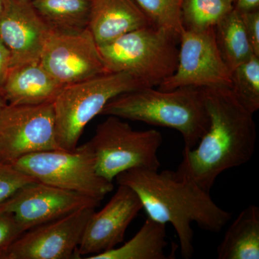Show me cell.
Instances as JSON below:
<instances>
[{
    "instance_id": "cell-24",
    "label": "cell",
    "mask_w": 259,
    "mask_h": 259,
    "mask_svg": "<svg viewBox=\"0 0 259 259\" xmlns=\"http://www.w3.org/2000/svg\"><path fill=\"white\" fill-rule=\"evenodd\" d=\"M37 182L13 164L0 161V204L10 199L24 186Z\"/></svg>"
},
{
    "instance_id": "cell-9",
    "label": "cell",
    "mask_w": 259,
    "mask_h": 259,
    "mask_svg": "<svg viewBox=\"0 0 259 259\" xmlns=\"http://www.w3.org/2000/svg\"><path fill=\"white\" fill-rule=\"evenodd\" d=\"M180 40L176 71L158 86V90L231 88V71L218 49L214 28L198 31L184 29Z\"/></svg>"
},
{
    "instance_id": "cell-10",
    "label": "cell",
    "mask_w": 259,
    "mask_h": 259,
    "mask_svg": "<svg viewBox=\"0 0 259 259\" xmlns=\"http://www.w3.org/2000/svg\"><path fill=\"white\" fill-rule=\"evenodd\" d=\"M96 207H83L23 233L0 255V259H69Z\"/></svg>"
},
{
    "instance_id": "cell-8",
    "label": "cell",
    "mask_w": 259,
    "mask_h": 259,
    "mask_svg": "<svg viewBox=\"0 0 259 259\" xmlns=\"http://www.w3.org/2000/svg\"><path fill=\"white\" fill-rule=\"evenodd\" d=\"M61 149L56 139L54 102L35 105L7 104L0 112V161Z\"/></svg>"
},
{
    "instance_id": "cell-22",
    "label": "cell",
    "mask_w": 259,
    "mask_h": 259,
    "mask_svg": "<svg viewBox=\"0 0 259 259\" xmlns=\"http://www.w3.org/2000/svg\"><path fill=\"white\" fill-rule=\"evenodd\" d=\"M231 90L251 113L259 109V56H253L231 71Z\"/></svg>"
},
{
    "instance_id": "cell-17",
    "label": "cell",
    "mask_w": 259,
    "mask_h": 259,
    "mask_svg": "<svg viewBox=\"0 0 259 259\" xmlns=\"http://www.w3.org/2000/svg\"><path fill=\"white\" fill-rule=\"evenodd\" d=\"M219 259L259 258V208L250 204L226 232L217 248Z\"/></svg>"
},
{
    "instance_id": "cell-4",
    "label": "cell",
    "mask_w": 259,
    "mask_h": 259,
    "mask_svg": "<svg viewBox=\"0 0 259 259\" xmlns=\"http://www.w3.org/2000/svg\"><path fill=\"white\" fill-rule=\"evenodd\" d=\"M177 40L171 32L149 26L97 47L108 72L128 73L148 88H154L176 71Z\"/></svg>"
},
{
    "instance_id": "cell-18",
    "label": "cell",
    "mask_w": 259,
    "mask_h": 259,
    "mask_svg": "<svg viewBox=\"0 0 259 259\" xmlns=\"http://www.w3.org/2000/svg\"><path fill=\"white\" fill-rule=\"evenodd\" d=\"M166 225L146 218L139 232L118 248L88 257V259H166Z\"/></svg>"
},
{
    "instance_id": "cell-29",
    "label": "cell",
    "mask_w": 259,
    "mask_h": 259,
    "mask_svg": "<svg viewBox=\"0 0 259 259\" xmlns=\"http://www.w3.org/2000/svg\"><path fill=\"white\" fill-rule=\"evenodd\" d=\"M7 102L5 101V99L3 97L0 96V112L3 110V107L7 105Z\"/></svg>"
},
{
    "instance_id": "cell-30",
    "label": "cell",
    "mask_w": 259,
    "mask_h": 259,
    "mask_svg": "<svg viewBox=\"0 0 259 259\" xmlns=\"http://www.w3.org/2000/svg\"><path fill=\"white\" fill-rule=\"evenodd\" d=\"M5 3H6V0H0V16L5 9Z\"/></svg>"
},
{
    "instance_id": "cell-15",
    "label": "cell",
    "mask_w": 259,
    "mask_h": 259,
    "mask_svg": "<svg viewBox=\"0 0 259 259\" xmlns=\"http://www.w3.org/2000/svg\"><path fill=\"white\" fill-rule=\"evenodd\" d=\"M153 26L135 0H93L88 28L97 46Z\"/></svg>"
},
{
    "instance_id": "cell-27",
    "label": "cell",
    "mask_w": 259,
    "mask_h": 259,
    "mask_svg": "<svg viewBox=\"0 0 259 259\" xmlns=\"http://www.w3.org/2000/svg\"><path fill=\"white\" fill-rule=\"evenodd\" d=\"M11 67V59L8 49L0 40V96H2L5 80Z\"/></svg>"
},
{
    "instance_id": "cell-28",
    "label": "cell",
    "mask_w": 259,
    "mask_h": 259,
    "mask_svg": "<svg viewBox=\"0 0 259 259\" xmlns=\"http://www.w3.org/2000/svg\"><path fill=\"white\" fill-rule=\"evenodd\" d=\"M259 0H236L234 9L241 13L258 10Z\"/></svg>"
},
{
    "instance_id": "cell-26",
    "label": "cell",
    "mask_w": 259,
    "mask_h": 259,
    "mask_svg": "<svg viewBox=\"0 0 259 259\" xmlns=\"http://www.w3.org/2000/svg\"><path fill=\"white\" fill-rule=\"evenodd\" d=\"M241 15L253 54L259 56V11L248 12L241 13Z\"/></svg>"
},
{
    "instance_id": "cell-12",
    "label": "cell",
    "mask_w": 259,
    "mask_h": 259,
    "mask_svg": "<svg viewBox=\"0 0 259 259\" xmlns=\"http://www.w3.org/2000/svg\"><path fill=\"white\" fill-rule=\"evenodd\" d=\"M101 201L84 194L35 182L24 186L0 204L13 214L24 233L83 207H98Z\"/></svg>"
},
{
    "instance_id": "cell-21",
    "label": "cell",
    "mask_w": 259,
    "mask_h": 259,
    "mask_svg": "<svg viewBox=\"0 0 259 259\" xmlns=\"http://www.w3.org/2000/svg\"><path fill=\"white\" fill-rule=\"evenodd\" d=\"M233 9L234 3L232 0H183L184 28L198 31L214 28Z\"/></svg>"
},
{
    "instance_id": "cell-2",
    "label": "cell",
    "mask_w": 259,
    "mask_h": 259,
    "mask_svg": "<svg viewBox=\"0 0 259 259\" xmlns=\"http://www.w3.org/2000/svg\"><path fill=\"white\" fill-rule=\"evenodd\" d=\"M115 179L118 185L127 186L136 192L148 217L172 225L183 258H192L194 251L192 223L218 233L231 219V213L221 208L209 192L175 171L132 168Z\"/></svg>"
},
{
    "instance_id": "cell-13",
    "label": "cell",
    "mask_w": 259,
    "mask_h": 259,
    "mask_svg": "<svg viewBox=\"0 0 259 259\" xmlns=\"http://www.w3.org/2000/svg\"><path fill=\"white\" fill-rule=\"evenodd\" d=\"M142 209L136 192L119 185L106 205L99 212L95 211L89 220L76 250L77 258L108 251L122 243L129 225Z\"/></svg>"
},
{
    "instance_id": "cell-7",
    "label": "cell",
    "mask_w": 259,
    "mask_h": 259,
    "mask_svg": "<svg viewBox=\"0 0 259 259\" xmlns=\"http://www.w3.org/2000/svg\"><path fill=\"white\" fill-rule=\"evenodd\" d=\"M13 165L37 182L100 201L114 188L112 182L97 174L88 142L73 151L53 150L27 155Z\"/></svg>"
},
{
    "instance_id": "cell-1",
    "label": "cell",
    "mask_w": 259,
    "mask_h": 259,
    "mask_svg": "<svg viewBox=\"0 0 259 259\" xmlns=\"http://www.w3.org/2000/svg\"><path fill=\"white\" fill-rule=\"evenodd\" d=\"M209 127L195 147L184 149L179 177L210 193L221 173L251 160L256 127L253 114L237 100L231 88H201Z\"/></svg>"
},
{
    "instance_id": "cell-11",
    "label": "cell",
    "mask_w": 259,
    "mask_h": 259,
    "mask_svg": "<svg viewBox=\"0 0 259 259\" xmlns=\"http://www.w3.org/2000/svg\"><path fill=\"white\" fill-rule=\"evenodd\" d=\"M40 61L64 87L108 73L88 28L77 32L51 31Z\"/></svg>"
},
{
    "instance_id": "cell-32",
    "label": "cell",
    "mask_w": 259,
    "mask_h": 259,
    "mask_svg": "<svg viewBox=\"0 0 259 259\" xmlns=\"http://www.w3.org/2000/svg\"><path fill=\"white\" fill-rule=\"evenodd\" d=\"M232 1H233V3H235V1H236V0H232Z\"/></svg>"
},
{
    "instance_id": "cell-20",
    "label": "cell",
    "mask_w": 259,
    "mask_h": 259,
    "mask_svg": "<svg viewBox=\"0 0 259 259\" xmlns=\"http://www.w3.org/2000/svg\"><path fill=\"white\" fill-rule=\"evenodd\" d=\"M220 53L231 71L254 56L241 13L233 9L214 26Z\"/></svg>"
},
{
    "instance_id": "cell-14",
    "label": "cell",
    "mask_w": 259,
    "mask_h": 259,
    "mask_svg": "<svg viewBox=\"0 0 259 259\" xmlns=\"http://www.w3.org/2000/svg\"><path fill=\"white\" fill-rule=\"evenodd\" d=\"M51 32L30 3L6 0L0 16V40L9 51L10 69L40 61Z\"/></svg>"
},
{
    "instance_id": "cell-6",
    "label": "cell",
    "mask_w": 259,
    "mask_h": 259,
    "mask_svg": "<svg viewBox=\"0 0 259 259\" xmlns=\"http://www.w3.org/2000/svg\"><path fill=\"white\" fill-rule=\"evenodd\" d=\"M162 142L158 131H135L120 117L109 115L97 126L88 144L93 149L97 174L112 182L117 175L132 168L159 169L157 153Z\"/></svg>"
},
{
    "instance_id": "cell-5",
    "label": "cell",
    "mask_w": 259,
    "mask_h": 259,
    "mask_svg": "<svg viewBox=\"0 0 259 259\" xmlns=\"http://www.w3.org/2000/svg\"><path fill=\"white\" fill-rule=\"evenodd\" d=\"M148 88L125 72L105 73L64 87L54 102L56 139L61 149L73 151L83 130L110 100L121 94Z\"/></svg>"
},
{
    "instance_id": "cell-19",
    "label": "cell",
    "mask_w": 259,
    "mask_h": 259,
    "mask_svg": "<svg viewBox=\"0 0 259 259\" xmlns=\"http://www.w3.org/2000/svg\"><path fill=\"white\" fill-rule=\"evenodd\" d=\"M30 4L51 31L77 32L88 28L93 0H33Z\"/></svg>"
},
{
    "instance_id": "cell-25",
    "label": "cell",
    "mask_w": 259,
    "mask_h": 259,
    "mask_svg": "<svg viewBox=\"0 0 259 259\" xmlns=\"http://www.w3.org/2000/svg\"><path fill=\"white\" fill-rule=\"evenodd\" d=\"M23 233L13 214L0 209V255Z\"/></svg>"
},
{
    "instance_id": "cell-31",
    "label": "cell",
    "mask_w": 259,
    "mask_h": 259,
    "mask_svg": "<svg viewBox=\"0 0 259 259\" xmlns=\"http://www.w3.org/2000/svg\"><path fill=\"white\" fill-rule=\"evenodd\" d=\"M18 1L27 2V3H31L33 0H18Z\"/></svg>"
},
{
    "instance_id": "cell-3",
    "label": "cell",
    "mask_w": 259,
    "mask_h": 259,
    "mask_svg": "<svg viewBox=\"0 0 259 259\" xmlns=\"http://www.w3.org/2000/svg\"><path fill=\"white\" fill-rule=\"evenodd\" d=\"M100 115L176 130L183 137L185 149L195 147L209 127L202 90L194 87L127 92L110 100Z\"/></svg>"
},
{
    "instance_id": "cell-16",
    "label": "cell",
    "mask_w": 259,
    "mask_h": 259,
    "mask_svg": "<svg viewBox=\"0 0 259 259\" xmlns=\"http://www.w3.org/2000/svg\"><path fill=\"white\" fill-rule=\"evenodd\" d=\"M64 88L40 61H34L10 69L2 97L9 105H40L54 102Z\"/></svg>"
},
{
    "instance_id": "cell-23",
    "label": "cell",
    "mask_w": 259,
    "mask_h": 259,
    "mask_svg": "<svg viewBox=\"0 0 259 259\" xmlns=\"http://www.w3.org/2000/svg\"><path fill=\"white\" fill-rule=\"evenodd\" d=\"M153 27L163 29L179 37L184 30L182 20L183 0H135Z\"/></svg>"
}]
</instances>
